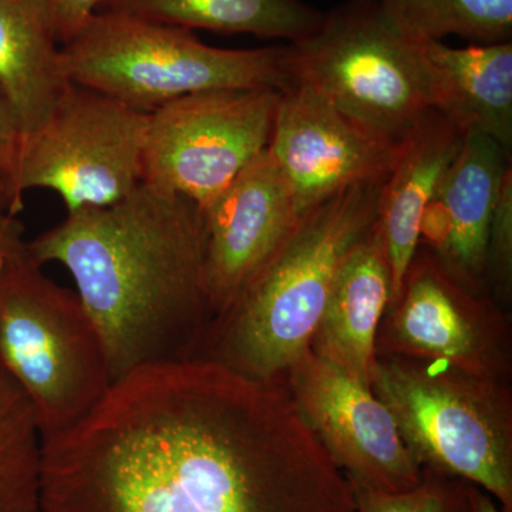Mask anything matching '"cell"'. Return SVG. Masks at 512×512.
I'll return each mask as SVG.
<instances>
[{
    "mask_svg": "<svg viewBox=\"0 0 512 512\" xmlns=\"http://www.w3.org/2000/svg\"><path fill=\"white\" fill-rule=\"evenodd\" d=\"M400 143L350 119L306 84L293 83L281 92L268 150L303 214L348 188L382 183Z\"/></svg>",
    "mask_w": 512,
    "mask_h": 512,
    "instance_id": "cell-12",
    "label": "cell"
},
{
    "mask_svg": "<svg viewBox=\"0 0 512 512\" xmlns=\"http://www.w3.org/2000/svg\"><path fill=\"white\" fill-rule=\"evenodd\" d=\"M286 47L293 83L306 84L393 143L430 110L416 43L394 28L375 0H346L323 13L315 32Z\"/></svg>",
    "mask_w": 512,
    "mask_h": 512,
    "instance_id": "cell-7",
    "label": "cell"
},
{
    "mask_svg": "<svg viewBox=\"0 0 512 512\" xmlns=\"http://www.w3.org/2000/svg\"><path fill=\"white\" fill-rule=\"evenodd\" d=\"M392 296V269L379 224L353 248L333 279L311 352L369 387L376 338Z\"/></svg>",
    "mask_w": 512,
    "mask_h": 512,
    "instance_id": "cell-16",
    "label": "cell"
},
{
    "mask_svg": "<svg viewBox=\"0 0 512 512\" xmlns=\"http://www.w3.org/2000/svg\"><path fill=\"white\" fill-rule=\"evenodd\" d=\"M355 512H470L467 481L424 470L416 487L399 493L353 484Z\"/></svg>",
    "mask_w": 512,
    "mask_h": 512,
    "instance_id": "cell-22",
    "label": "cell"
},
{
    "mask_svg": "<svg viewBox=\"0 0 512 512\" xmlns=\"http://www.w3.org/2000/svg\"><path fill=\"white\" fill-rule=\"evenodd\" d=\"M279 99L275 89L211 90L151 111L141 184L207 210L268 148Z\"/></svg>",
    "mask_w": 512,
    "mask_h": 512,
    "instance_id": "cell-9",
    "label": "cell"
},
{
    "mask_svg": "<svg viewBox=\"0 0 512 512\" xmlns=\"http://www.w3.org/2000/svg\"><path fill=\"white\" fill-rule=\"evenodd\" d=\"M70 82L144 113L211 90L292 86L288 47L221 49L192 30L99 12L60 47Z\"/></svg>",
    "mask_w": 512,
    "mask_h": 512,
    "instance_id": "cell-5",
    "label": "cell"
},
{
    "mask_svg": "<svg viewBox=\"0 0 512 512\" xmlns=\"http://www.w3.org/2000/svg\"><path fill=\"white\" fill-rule=\"evenodd\" d=\"M0 370L28 400L42 440L73 429L114 383L93 319L28 241L0 264Z\"/></svg>",
    "mask_w": 512,
    "mask_h": 512,
    "instance_id": "cell-4",
    "label": "cell"
},
{
    "mask_svg": "<svg viewBox=\"0 0 512 512\" xmlns=\"http://www.w3.org/2000/svg\"><path fill=\"white\" fill-rule=\"evenodd\" d=\"M511 153L491 138L467 136L456 161L431 198L419 247L429 249L468 291L490 295L485 276L491 221Z\"/></svg>",
    "mask_w": 512,
    "mask_h": 512,
    "instance_id": "cell-14",
    "label": "cell"
},
{
    "mask_svg": "<svg viewBox=\"0 0 512 512\" xmlns=\"http://www.w3.org/2000/svg\"><path fill=\"white\" fill-rule=\"evenodd\" d=\"M369 387L421 468L476 484L512 512L511 382L376 356Z\"/></svg>",
    "mask_w": 512,
    "mask_h": 512,
    "instance_id": "cell-6",
    "label": "cell"
},
{
    "mask_svg": "<svg viewBox=\"0 0 512 512\" xmlns=\"http://www.w3.org/2000/svg\"><path fill=\"white\" fill-rule=\"evenodd\" d=\"M413 42L463 37L480 45L511 42L512 0H375Z\"/></svg>",
    "mask_w": 512,
    "mask_h": 512,
    "instance_id": "cell-20",
    "label": "cell"
},
{
    "mask_svg": "<svg viewBox=\"0 0 512 512\" xmlns=\"http://www.w3.org/2000/svg\"><path fill=\"white\" fill-rule=\"evenodd\" d=\"M42 512H355L284 383L201 359L140 367L42 440Z\"/></svg>",
    "mask_w": 512,
    "mask_h": 512,
    "instance_id": "cell-1",
    "label": "cell"
},
{
    "mask_svg": "<svg viewBox=\"0 0 512 512\" xmlns=\"http://www.w3.org/2000/svg\"><path fill=\"white\" fill-rule=\"evenodd\" d=\"M466 138L460 128L430 109L400 143L396 163L380 191L377 217L392 269V296L387 308L399 298L404 275L419 248L427 205Z\"/></svg>",
    "mask_w": 512,
    "mask_h": 512,
    "instance_id": "cell-17",
    "label": "cell"
},
{
    "mask_svg": "<svg viewBox=\"0 0 512 512\" xmlns=\"http://www.w3.org/2000/svg\"><path fill=\"white\" fill-rule=\"evenodd\" d=\"M487 288L491 298L504 311L512 301V168L505 175L495 205L487 244L485 264Z\"/></svg>",
    "mask_w": 512,
    "mask_h": 512,
    "instance_id": "cell-23",
    "label": "cell"
},
{
    "mask_svg": "<svg viewBox=\"0 0 512 512\" xmlns=\"http://www.w3.org/2000/svg\"><path fill=\"white\" fill-rule=\"evenodd\" d=\"M148 113L70 82L42 126L23 137L6 210L18 215L23 195L56 192L67 214L104 208L141 185Z\"/></svg>",
    "mask_w": 512,
    "mask_h": 512,
    "instance_id": "cell-8",
    "label": "cell"
},
{
    "mask_svg": "<svg viewBox=\"0 0 512 512\" xmlns=\"http://www.w3.org/2000/svg\"><path fill=\"white\" fill-rule=\"evenodd\" d=\"M202 215L205 291L214 319L274 254L301 214L266 148Z\"/></svg>",
    "mask_w": 512,
    "mask_h": 512,
    "instance_id": "cell-13",
    "label": "cell"
},
{
    "mask_svg": "<svg viewBox=\"0 0 512 512\" xmlns=\"http://www.w3.org/2000/svg\"><path fill=\"white\" fill-rule=\"evenodd\" d=\"M384 181L348 188L303 212L237 298L211 320L192 359L282 383L311 349L340 266L375 227Z\"/></svg>",
    "mask_w": 512,
    "mask_h": 512,
    "instance_id": "cell-3",
    "label": "cell"
},
{
    "mask_svg": "<svg viewBox=\"0 0 512 512\" xmlns=\"http://www.w3.org/2000/svg\"><path fill=\"white\" fill-rule=\"evenodd\" d=\"M42 436L28 400L0 370V512H42Z\"/></svg>",
    "mask_w": 512,
    "mask_h": 512,
    "instance_id": "cell-21",
    "label": "cell"
},
{
    "mask_svg": "<svg viewBox=\"0 0 512 512\" xmlns=\"http://www.w3.org/2000/svg\"><path fill=\"white\" fill-rule=\"evenodd\" d=\"M282 383L349 483L387 493L420 483L423 468L400 437L392 413L370 387L311 349Z\"/></svg>",
    "mask_w": 512,
    "mask_h": 512,
    "instance_id": "cell-11",
    "label": "cell"
},
{
    "mask_svg": "<svg viewBox=\"0 0 512 512\" xmlns=\"http://www.w3.org/2000/svg\"><path fill=\"white\" fill-rule=\"evenodd\" d=\"M37 264L63 265L99 329L113 382L192 359L212 320L197 204L141 184L110 207L67 214L28 241Z\"/></svg>",
    "mask_w": 512,
    "mask_h": 512,
    "instance_id": "cell-2",
    "label": "cell"
},
{
    "mask_svg": "<svg viewBox=\"0 0 512 512\" xmlns=\"http://www.w3.org/2000/svg\"><path fill=\"white\" fill-rule=\"evenodd\" d=\"M70 80L60 45L29 0H0V90L23 137L45 123Z\"/></svg>",
    "mask_w": 512,
    "mask_h": 512,
    "instance_id": "cell-18",
    "label": "cell"
},
{
    "mask_svg": "<svg viewBox=\"0 0 512 512\" xmlns=\"http://www.w3.org/2000/svg\"><path fill=\"white\" fill-rule=\"evenodd\" d=\"M99 12L188 30L288 43L315 32L325 13L305 0H104Z\"/></svg>",
    "mask_w": 512,
    "mask_h": 512,
    "instance_id": "cell-19",
    "label": "cell"
},
{
    "mask_svg": "<svg viewBox=\"0 0 512 512\" xmlns=\"http://www.w3.org/2000/svg\"><path fill=\"white\" fill-rule=\"evenodd\" d=\"M467 500L470 512H504L493 495L476 484L467 483Z\"/></svg>",
    "mask_w": 512,
    "mask_h": 512,
    "instance_id": "cell-27",
    "label": "cell"
},
{
    "mask_svg": "<svg viewBox=\"0 0 512 512\" xmlns=\"http://www.w3.org/2000/svg\"><path fill=\"white\" fill-rule=\"evenodd\" d=\"M376 356L446 363L470 375L511 382L510 313L490 295L468 291L429 249L419 247L399 298L380 322Z\"/></svg>",
    "mask_w": 512,
    "mask_h": 512,
    "instance_id": "cell-10",
    "label": "cell"
},
{
    "mask_svg": "<svg viewBox=\"0 0 512 512\" xmlns=\"http://www.w3.org/2000/svg\"><path fill=\"white\" fill-rule=\"evenodd\" d=\"M22 143V128L8 100L0 90V200L5 208L6 195L18 168Z\"/></svg>",
    "mask_w": 512,
    "mask_h": 512,
    "instance_id": "cell-25",
    "label": "cell"
},
{
    "mask_svg": "<svg viewBox=\"0 0 512 512\" xmlns=\"http://www.w3.org/2000/svg\"><path fill=\"white\" fill-rule=\"evenodd\" d=\"M26 244L23 227L16 215L10 214L0 200V264Z\"/></svg>",
    "mask_w": 512,
    "mask_h": 512,
    "instance_id": "cell-26",
    "label": "cell"
},
{
    "mask_svg": "<svg viewBox=\"0 0 512 512\" xmlns=\"http://www.w3.org/2000/svg\"><path fill=\"white\" fill-rule=\"evenodd\" d=\"M60 47L82 32L104 0H29Z\"/></svg>",
    "mask_w": 512,
    "mask_h": 512,
    "instance_id": "cell-24",
    "label": "cell"
},
{
    "mask_svg": "<svg viewBox=\"0 0 512 512\" xmlns=\"http://www.w3.org/2000/svg\"><path fill=\"white\" fill-rule=\"evenodd\" d=\"M416 43L430 109L466 136L512 148V42L451 47L443 40Z\"/></svg>",
    "mask_w": 512,
    "mask_h": 512,
    "instance_id": "cell-15",
    "label": "cell"
}]
</instances>
